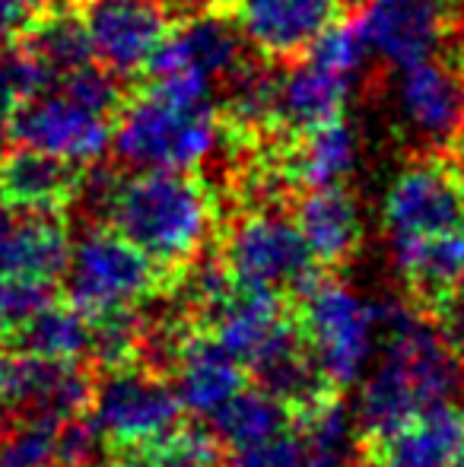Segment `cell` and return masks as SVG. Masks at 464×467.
<instances>
[{
  "label": "cell",
  "instance_id": "25",
  "mask_svg": "<svg viewBox=\"0 0 464 467\" xmlns=\"http://www.w3.org/2000/svg\"><path fill=\"white\" fill-rule=\"evenodd\" d=\"M16 42L26 45V48L51 70L55 80L67 74V70H77L93 61L83 19L77 16L74 10L57 6V4L45 6V10L26 26L23 36H16Z\"/></svg>",
  "mask_w": 464,
  "mask_h": 467
},
{
  "label": "cell",
  "instance_id": "7",
  "mask_svg": "<svg viewBox=\"0 0 464 467\" xmlns=\"http://www.w3.org/2000/svg\"><path fill=\"white\" fill-rule=\"evenodd\" d=\"M220 265L232 286L273 296H296L318 277V265L296 223L271 207L248 210L232 223Z\"/></svg>",
  "mask_w": 464,
  "mask_h": 467
},
{
  "label": "cell",
  "instance_id": "33",
  "mask_svg": "<svg viewBox=\"0 0 464 467\" xmlns=\"http://www.w3.org/2000/svg\"><path fill=\"white\" fill-rule=\"evenodd\" d=\"M452 293H455V296H459V299H464V277L459 280V286H455V289H452Z\"/></svg>",
  "mask_w": 464,
  "mask_h": 467
},
{
  "label": "cell",
  "instance_id": "1",
  "mask_svg": "<svg viewBox=\"0 0 464 467\" xmlns=\"http://www.w3.org/2000/svg\"><path fill=\"white\" fill-rule=\"evenodd\" d=\"M378 340L382 359L356 400L366 442L395 432L427 407L452 404L464 388V359L410 302L378 306Z\"/></svg>",
  "mask_w": 464,
  "mask_h": 467
},
{
  "label": "cell",
  "instance_id": "22",
  "mask_svg": "<svg viewBox=\"0 0 464 467\" xmlns=\"http://www.w3.org/2000/svg\"><path fill=\"white\" fill-rule=\"evenodd\" d=\"M391 261L407 289L436 308L464 277V229H449L423 239L388 242Z\"/></svg>",
  "mask_w": 464,
  "mask_h": 467
},
{
  "label": "cell",
  "instance_id": "34",
  "mask_svg": "<svg viewBox=\"0 0 464 467\" xmlns=\"http://www.w3.org/2000/svg\"><path fill=\"white\" fill-rule=\"evenodd\" d=\"M455 467H464V455H461V462H459V464H455Z\"/></svg>",
  "mask_w": 464,
  "mask_h": 467
},
{
  "label": "cell",
  "instance_id": "13",
  "mask_svg": "<svg viewBox=\"0 0 464 467\" xmlns=\"http://www.w3.org/2000/svg\"><path fill=\"white\" fill-rule=\"evenodd\" d=\"M356 23L369 55L407 67L439 51L452 16L446 0H366Z\"/></svg>",
  "mask_w": 464,
  "mask_h": 467
},
{
  "label": "cell",
  "instance_id": "21",
  "mask_svg": "<svg viewBox=\"0 0 464 467\" xmlns=\"http://www.w3.org/2000/svg\"><path fill=\"white\" fill-rule=\"evenodd\" d=\"M353 80L335 74L309 55L286 74L273 77V124L286 130H312L344 115Z\"/></svg>",
  "mask_w": 464,
  "mask_h": 467
},
{
  "label": "cell",
  "instance_id": "3",
  "mask_svg": "<svg viewBox=\"0 0 464 467\" xmlns=\"http://www.w3.org/2000/svg\"><path fill=\"white\" fill-rule=\"evenodd\" d=\"M118 109L121 89L115 74L99 64H83L57 77L48 89L26 99L6 134L23 147L89 166L112 147Z\"/></svg>",
  "mask_w": 464,
  "mask_h": 467
},
{
  "label": "cell",
  "instance_id": "19",
  "mask_svg": "<svg viewBox=\"0 0 464 467\" xmlns=\"http://www.w3.org/2000/svg\"><path fill=\"white\" fill-rule=\"evenodd\" d=\"M172 369V388L181 407L207 420L245 388V369L204 327L175 344Z\"/></svg>",
  "mask_w": 464,
  "mask_h": 467
},
{
  "label": "cell",
  "instance_id": "26",
  "mask_svg": "<svg viewBox=\"0 0 464 467\" xmlns=\"http://www.w3.org/2000/svg\"><path fill=\"white\" fill-rule=\"evenodd\" d=\"M211 420H213V436L220 439V445L226 451H232L286 430L293 423V410L284 400L267 394L264 388H242Z\"/></svg>",
  "mask_w": 464,
  "mask_h": 467
},
{
  "label": "cell",
  "instance_id": "20",
  "mask_svg": "<svg viewBox=\"0 0 464 467\" xmlns=\"http://www.w3.org/2000/svg\"><path fill=\"white\" fill-rule=\"evenodd\" d=\"M299 235L318 267H341L363 245V213L350 191L341 185L309 188L296 203Z\"/></svg>",
  "mask_w": 464,
  "mask_h": 467
},
{
  "label": "cell",
  "instance_id": "24",
  "mask_svg": "<svg viewBox=\"0 0 464 467\" xmlns=\"http://www.w3.org/2000/svg\"><path fill=\"white\" fill-rule=\"evenodd\" d=\"M359 162V137L341 118L303 130V140L284 162V175L299 182L303 188L341 185Z\"/></svg>",
  "mask_w": 464,
  "mask_h": 467
},
{
  "label": "cell",
  "instance_id": "14",
  "mask_svg": "<svg viewBox=\"0 0 464 467\" xmlns=\"http://www.w3.org/2000/svg\"><path fill=\"white\" fill-rule=\"evenodd\" d=\"M239 32L271 61L299 57L341 19L344 0H239Z\"/></svg>",
  "mask_w": 464,
  "mask_h": 467
},
{
  "label": "cell",
  "instance_id": "10",
  "mask_svg": "<svg viewBox=\"0 0 464 467\" xmlns=\"http://www.w3.org/2000/svg\"><path fill=\"white\" fill-rule=\"evenodd\" d=\"M382 226L388 242L464 229V175L436 156L407 162L385 188Z\"/></svg>",
  "mask_w": 464,
  "mask_h": 467
},
{
  "label": "cell",
  "instance_id": "16",
  "mask_svg": "<svg viewBox=\"0 0 464 467\" xmlns=\"http://www.w3.org/2000/svg\"><path fill=\"white\" fill-rule=\"evenodd\" d=\"M83 166L16 143L0 156V203L26 213H64L80 201Z\"/></svg>",
  "mask_w": 464,
  "mask_h": 467
},
{
  "label": "cell",
  "instance_id": "30",
  "mask_svg": "<svg viewBox=\"0 0 464 467\" xmlns=\"http://www.w3.org/2000/svg\"><path fill=\"white\" fill-rule=\"evenodd\" d=\"M55 299V283L29 277H0V347L48 302Z\"/></svg>",
  "mask_w": 464,
  "mask_h": 467
},
{
  "label": "cell",
  "instance_id": "6",
  "mask_svg": "<svg viewBox=\"0 0 464 467\" xmlns=\"http://www.w3.org/2000/svg\"><path fill=\"white\" fill-rule=\"evenodd\" d=\"M61 277L70 306L87 318H106L137 312L160 289L162 271L112 226H96L70 242Z\"/></svg>",
  "mask_w": 464,
  "mask_h": 467
},
{
  "label": "cell",
  "instance_id": "18",
  "mask_svg": "<svg viewBox=\"0 0 464 467\" xmlns=\"http://www.w3.org/2000/svg\"><path fill=\"white\" fill-rule=\"evenodd\" d=\"M70 254L61 213H26L0 203V277L55 283Z\"/></svg>",
  "mask_w": 464,
  "mask_h": 467
},
{
  "label": "cell",
  "instance_id": "4",
  "mask_svg": "<svg viewBox=\"0 0 464 467\" xmlns=\"http://www.w3.org/2000/svg\"><path fill=\"white\" fill-rule=\"evenodd\" d=\"M112 147L130 169L194 172L223 147V121L211 105H181L153 87L118 109Z\"/></svg>",
  "mask_w": 464,
  "mask_h": 467
},
{
  "label": "cell",
  "instance_id": "12",
  "mask_svg": "<svg viewBox=\"0 0 464 467\" xmlns=\"http://www.w3.org/2000/svg\"><path fill=\"white\" fill-rule=\"evenodd\" d=\"M80 19L93 61L115 77L147 70L169 32L160 0H89Z\"/></svg>",
  "mask_w": 464,
  "mask_h": 467
},
{
  "label": "cell",
  "instance_id": "9",
  "mask_svg": "<svg viewBox=\"0 0 464 467\" xmlns=\"http://www.w3.org/2000/svg\"><path fill=\"white\" fill-rule=\"evenodd\" d=\"M89 417L115 451H140L181 426L185 407L172 381L137 366L106 369L93 385Z\"/></svg>",
  "mask_w": 464,
  "mask_h": 467
},
{
  "label": "cell",
  "instance_id": "11",
  "mask_svg": "<svg viewBox=\"0 0 464 467\" xmlns=\"http://www.w3.org/2000/svg\"><path fill=\"white\" fill-rule=\"evenodd\" d=\"M96 379L83 363H57L23 350H0V404L6 417L70 420L89 410Z\"/></svg>",
  "mask_w": 464,
  "mask_h": 467
},
{
  "label": "cell",
  "instance_id": "5",
  "mask_svg": "<svg viewBox=\"0 0 464 467\" xmlns=\"http://www.w3.org/2000/svg\"><path fill=\"white\" fill-rule=\"evenodd\" d=\"M296 296V327L315 369L337 391L356 385L376 353L378 306L335 277H315Z\"/></svg>",
  "mask_w": 464,
  "mask_h": 467
},
{
  "label": "cell",
  "instance_id": "31",
  "mask_svg": "<svg viewBox=\"0 0 464 467\" xmlns=\"http://www.w3.org/2000/svg\"><path fill=\"white\" fill-rule=\"evenodd\" d=\"M175 4L188 6L191 13H198L201 6H213V10H223V6H235L239 0H175Z\"/></svg>",
  "mask_w": 464,
  "mask_h": 467
},
{
  "label": "cell",
  "instance_id": "17",
  "mask_svg": "<svg viewBox=\"0 0 464 467\" xmlns=\"http://www.w3.org/2000/svg\"><path fill=\"white\" fill-rule=\"evenodd\" d=\"M372 467H455L464 455V407L436 404L382 439H372Z\"/></svg>",
  "mask_w": 464,
  "mask_h": 467
},
{
  "label": "cell",
  "instance_id": "2",
  "mask_svg": "<svg viewBox=\"0 0 464 467\" xmlns=\"http://www.w3.org/2000/svg\"><path fill=\"white\" fill-rule=\"evenodd\" d=\"M80 197L106 213V223L137 245L162 274L185 271L213 235V194L172 169H134L128 179H83Z\"/></svg>",
  "mask_w": 464,
  "mask_h": 467
},
{
  "label": "cell",
  "instance_id": "35",
  "mask_svg": "<svg viewBox=\"0 0 464 467\" xmlns=\"http://www.w3.org/2000/svg\"><path fill=\"white\" fill-rule=\"evenodd\" d=\"M461 134H464V130H461Z\"/></svg>",
  "mask_w": 464,
  "mask_h": 467
},
{
  "label": "cell",
  "instance_id": "27",
  "mask_svg": "<svg viewBox=\"0 0 464 467\" xmlns=\"http://www.w3.org/2000/svg\"><path fill=\"white\" fill-rule=\"evenodd\" d=\"M305 55H309L312 61L325 64L328 70H335V74L347 77V80H356L359 70L366 67V57H369V45H366L356 16L335 19V23L309 45Z\"/></svg>",
  "mask_w": 464,
  "mask_h": 467
},
{
  "label": "cell",
  "instance_id": "23",
  "mask_svg": "<svg viewBox=\"0 0 464 467\" xmlns=\"http://www.w3.org/2000/svg\"><path fill=\"white\" fill-rule=\"evenodd\" d=\"M89 347H93V321L70 302L51 299L0 350H23L57 363H87Z\"/></svg>",
  "mask_w": 464,
  "mask_h": 467
},
{
  "label": "cell",
  "instance_id": "32",
  "mask_svg": "<svg viewBox=\"0 0 464 467\" xmlns=\"http://www.w3.org/2000/svg\"><path fill=\"white\" fill-rule=\"evenodd\" d=\"M115 467H156L153 462H150L143 451H124L121 455V462H118Z\"/></svg>",
  "mask_w": 464,
  "mask_h": 467
},
{
  "label": "cell",
  "instance_id": "15",
  "mask_svg": "<svg viewBox=\"0 0 464 467\" xmlns=\"http://www.w3.org/2000/svg\"><path fill=\"white\" fill-rule=\"evenodd\" d=\"M397 109L414 134L427 140H452L464 130V64L423 57L401 67Z\"/></svg>",
  "mask_w": 464,
  "mask_h": 467
},
{
  "label": "cell",
  "instance_id": "28",
  "mask_svg": "<svg viewBox=\"0 0 464 467\" xmlns=\"http://www.w3.org/2000/svg\"><path fill=\"white\" fill-rule=\"evenodd\" d=\"M156 467H217L220 439L204 426H175L166 439H160L150 449H140Z\"/></svg>",
  "mask_w": 464,
  "mask_h": 467
},
{
  "label": "cell",
  "instance_id": "8",
  "mask_svg": "<svg viewBox=\"0 0 464 467\" xmlns=\"http://www.w3.org/2000/svg\"><path fill=\"white\" fill-rule=\"evenodd\" d=\"M242 67V38L226 19L194 13L166 32L150 61L156 93L181 105H211L220 80H230Z\"/></svg>",
  "mask_w": 464,
  "mask_h": 467
},
{
  "label": "cell",
  "instance_id": "29",
  "mask_svg": "<svg viewBox=\"0 0 464 467\" xmlns=\"http://www.w3.org/2000/svg\"><path fill=\"white\" fill-rule=\"evenodd\" d=\"M230 118L235 128L258 130L273 124V77L239 67L230 77Z\"/></svg>",
  "mask_w": 464,
  "mask_h": 467
}]
</instances>
